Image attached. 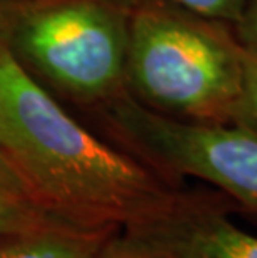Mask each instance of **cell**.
<instances>
[{
    "label": "cell",
    "instance_id": "cell-1",
    "mask_svg": "<svg viewBox=\"0 0 257 258\" xmlns=\"http://www.w3.org/2000/svg\"><path fill=\"white\" fill-rule=\"evenodd\" d=\"M0 153L47 215L120 232L171 205L180 183L65 112L0 43Z\"/></svg>",
    "mask_w": 257,
    "mask_h": 258
},
{
    "label": "cell",
    "instance_id": "cell-2",
    "mask_svg": "<svg viewBox=\"0 0 257 258\" xmlns=\"http://www.w3.org/2000/svg\"><path fill=\"white\" fill-rule=\"evenodd\" d=\"M234 27L162 0H129L125 93L166 117L232 123L242 93Z\"/></svg>",
    "mask_w": 257,
    "mask_h": 258
},
{
    "label": "cell",
    "instance_id": "cell-3",
    "mask_svg": "<svg viewBox=\"0 0 257 258\" xmlns=\"http://www.w3.org/2000/svg\"><path fill=\"white\" fill-rule=\"evenodd\" d=\"M0 43L45 90L97 108L125 92L129 0H27L0 19Z\"/></svg>",
    "mask_w": 257,
    "mask_h": 258
},
{
    "label": "cell",
    "instance_id": "cell-4",
    "mask_svg": "<svg viewBox=\"0 0 257 258\" xmlns=\"http://www.w3.org/2000/svg\"><path fill=\"white\" fill-rule=\"evenodd\" d=\"M112 144L164 177L197 178L257 215V137L232 123L185 122L152 112L127 93L94 108Z\"/></svg>",
    "mask_w": 257,
    "mask_h": 258
},
{
    "label": "cell",
    "instance_id": "cell-5",
    "mask_svg": "<svg viewBox=\"0 0 257 258\" xmlns=\"http://www.w3.org/2000/svg\"><path fill=\"white\" fill-rule=\"evenodd\" d=\"M236 208L221 191L180 188L166 210L120 235L164 258H257V235L232 222Z\"/></svg>",
    "mask_w": 257,
    "mask_h": 258
},
{
    "label": "cell",
    "instance_id": "cell-6",
    "mask_svg": "<svg viewBox=\"0 0 257 258\" xmlns=\"http://www.w3.org/2000/svg\"><path fill=\"white\" fill-rule=\"evenodd\" d=\"M116 230L80 228L52 218L0 243V258H95Z\"/></svg>",
    "mask_w": 257,
    "mask_h": 258
},
{
    "label": "cell",
    "instance_id": "cell-7",
    "mask_svg": "<svg viewBox=\"0 0 257 258\" xmlns=\"http://www.w3.org/2000/svg\"><path fill=\"white\" fill-rule=\"evenodd\" d=\"M52 218L37 205L15 170L0 153V243Z\"/></svg>",
    "mask_w": 257,
    "mask_h": 258
},
{
    "label": "cell",
    "instance_id": "cell-8",
    "mask_svg": "<svg viewBox=\"0 0 257 258\" xmlns=\"http://www.w3.org/2000/svg\"><path fill=\"white\" fill-rule=\"evenodd\" d=\"M242 93L232 125H237L257 137V53L242 47Z\"/></svg>",
    "mask_w": 257,
    "mask_h": 258
},
{
    "label": "cell",
    "instance_id": "cell-9",
    "mask_svg": "<svg viewBox=\"0 0 257 258\" xmlns=\"http://www.w3.org/2000/svg\"><path fill=\"white\" fill-rule=\"evenodd\" d=\"M162 2L234 25L242 12L245 0H162Z\"/></svg>",
    "mask_w": 257,
    "mask_h": 258
},
{
    "label": "cell",
    "instance_id": "cell-10",
    "mask_svg": "<svg viewBox=\"0 0 257 258\" xmlns=\"http://www.w3.org/2000/svg\"><path fill=\"white\" fill-rule=\"evenodd\" d=\"M232 27L240 45L257 53V0H245L242 12Z\"/></svg>",
    "mask_w": 257,
    "mask_h": 258
},
{
    "label": "cell",
    "instance_id": "cell-11",
    "mask_svg": "<svg viewBox=\"0 0 257 258\" xmlns=\"http://www.w3.org/2000/svg\"><path fill=\"white\" fill-rule=\"evenodd\" d=\"M95 258H164V256L130 243L119 232L102 246V250L95 255Z\"/></svg>",
    "mask_w": 257,
    "mask_h": 258
},
{
    "label": "cell",
    "instance_id": "cell-12",
    "mask_svg": "<svg viewBox=\"0 0 257 258\" xmlns=\"http://www.w3.org/2000/svg\"><path fill=\"white\" fill-rule=\"evenodd\" d=\"M22 2H27V0H0V19H2L10 9L17 7Z\"/></svg>",
    "mask_w": 257,
    "mask_h": 258
}]
</instances>
